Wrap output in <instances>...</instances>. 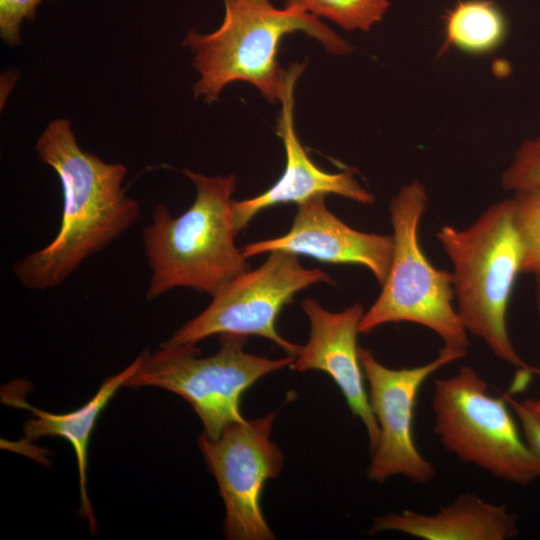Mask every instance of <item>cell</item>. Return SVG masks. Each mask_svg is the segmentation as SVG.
Wrapping results in <instances>:
<instances>
[{
	"instance_id": "cell-21",
	"label": "cell",
	"mask_w": 540,
	"mask_h": 540,
	"mask_svg": "<svg viewBox=\"0 0 540 540\" xmlns=\"http://www.w3.org/2000/svg\"><path fill=\"white\" fill-rule=\"evenodd\" d=\"M503 396L519 419L526 443L540 457V420L522 402H517L510 394L504 393Z\"/></svg>"
},
{
	"instance_id": "cell-9",
	"label": "cell",
	"mask_w": 540,
	"mask_h": 540,
	"mask_svg": "<svg viewBox=\"0 0 540 540\" xmlns=\"http://www.w3.org/2000/svg\"><path fill=\"white\" fill-rule=\"evenodd\" d=\"M276 412L227 425L216 439L200 436L198 444L215 476L224 501V533L231 540H272L262 509L267 480L279 475L284 455L271 441Z\"/></svg>"
},
{
	"instance_id": "cell-6",
	"label": "cell",
	"mask_w": 540,
	"mask_h": 540,
	"mask_svg": "<svg viewBox=\"0 0 540 540\" xmlns=\"http://www.w3.org/2000/svg\"><path fill=\"white\" fill-rule=\"evenodd\" d=\"M247 336L221 334L219 349L200 358L196 344L168 346L141 354V362L126 386H155L184 398L199 416L204 434L218 438L224 428L244 421L243 393L267 374L291 367L295 357L270 359L244 350Z\"/></svg>"
},
{
	"instance_id": "cell-18",
	"label": "cell",
	"mask_w": 540,
	"mask_h": 540,
	"mask_svg": "<svg viewBox=\"0 0 540 540\" xmlns=\"http://www.w3.org/2000/svg\"><path fill=\"white\" fill-rule=\"evenodd\" d=\"M513 193V220L523 252L522 273L536 278L540 313V187Z\"/></svg>"
},
{
	"instance_id": "cell-10",
	"label": "cell",
	"mask_w": 540,
	"mask_h": 540,
	"mask_svg": "<svg viewBox=\"0 0 540 540\" xmlns=\"http://www.w3.org/2000/svg\"><path fill=\"white\" fill-rule=\"evenodd\" d=\"M359 358L369 386V401L377 419L380 438L372 452L368 478L383 483L403 475L415 483H428L436 473L434 465L418 451L413 437V416L417 396L427 378L460 358L440 350L438 356L420 366L392 369L373 353L359 347Z\"/></svg>"
},
{
	"instance_id": "cell-15",
	"label": "cell",
	"mask_w": 540,
	"mask_h": 540,
	"mask_svg": "<svg viewBox=\"0 0 540 540\" xmlns=\"http://www.w3.org/2000/svg\"><path fill=\"white\" fill-rule=\"evenodd\" d=\"M141 362V355L120 373L106 379L96 394L80 408L64 413L55 414L36 408L24 399L12 396L4 397L5 402L27 409L33 413L24 425L27 440L43 436H57L67 440L75 453L80 490V514L88 522L92 531L96 530V520L92 505L87 494L88 444L98 417L110 402L119 388L126 384Z\"/></svg>"
},
{
	"instance_id": "cell-13",
	"label": "cell",
	"mask_w": 540,
	"mask_h": 540,
	"mask_svg": "<svg viewBox=\"0 0 540 540\" xmlns=\"http://www.w3.org/2000/svg\"><path fill=\"white\" fill-rule=\"evenodd\" d=\"M301 308L309 320L310 334L291 367L300 372L319 370L331 377L353 416L364 424L373 452L379 442L380 429L364 386L357 345L364 307L354 303L342 311L331 312L318 301L306 298Z\"/></svg>"
},
{
	"instance_id": "cell-5",
	"label": "cell",
	"mask_w": 540,
	"mask_h": 540,
	"mask_svg": "<svg viewBox=\"0 0 540 540\" xmlns=\"http://www.w3.org/2000/svg\"><path fill=\"white\" fill-rule=\"evenodd\" d=\"M426 205V188L417 179L401 187L392 198V262L379 296L360 320L359 333L369 334L387 323H415L441 338L442 351L461 359L467 354L469 340L453 304L452 273L436 268L419 241Z\"/></svg>"
},
{
	"instance_id": "cell-8",
	"label": "cell",
	"mask_w": 540,
	"mask_h": 540,
	"mask_svg": "<svg viewBox=\"0 0 540 540\" xmlns=\"http://www.w3.org/2000/svg\"><path fill=\"white\" fill-rule=\"evenodd\" d=\"M268 254L258 268L245 271L225 284L201 313L162 344H197L216 334L255 335L271 340L288 356L296 357L302 346L279 334L278 316L299 291L333 280L319 268L303 267L297 255L282 251Z\"/></svg>"
},
{
	"instance_id": "cell-14",
	"label": "cell",
	"mask_w": 540,
	"mask_h": 540,
	"mask_svg": "<svg viewBox=\"0 0 540 540\" xmlns=\"http://www.w3.org/2000/svg\"><path fill=\"white\" fill-rule=\"evenodd\" d=\"M398 531L424 540H507L519 533L517 515L505 505L464 493L431 515L405 510L372 521L369 534Z\"/></svg>"
},
{
	"instance_id": "cell-2",
	"label": "cell",
	"mask_w": 540,
	"mask_h": 540,
	"mask_svg": "<svg viewBox=\"0 0 540 540\" xmlns=\"http://www.w3.org/2000/svg\"><path fill=\"white\" fill-rule=\"evenodd\" d=\"M195 186L192 205L173 217L158 204L142 240L151 269L146 291L154 300L175 288H190L215 295L234 277L250 270L247 258L235 244L238 231L232 218L231 195L236 176L209 177L183 171Z\"/></svg>"
},
{
	"instance_id": "cell-1",
	"label": "cell",
	"mask_w": 540,
	"mask_h": 540,
	"mask_svg": "<svg viewBox=\"0 0 540 540\" xmlns=\"http://www.w3.org/2000/svg\"><path fill=\"white\" fill-rule=\"evenodd\" d=\"M35 149L59 177L61 224L48 245L15 262L12 271L27 289L48 290L62 285L87 258L133 226L140 205L122 186L126 166L81 149L70 120L50 122Z\"/></svg>"
},
{
	"instance_id": "cell-20",
	"label": "cell",
	"mask_w": 540,
	"mask_h": 540,
	"mask_svg": "<svg viewBox=\"0 0 540 540\" xmlns=\"http://www.w3.org/2000/svg\"><path fill=\"white\" fill-rule=\"evenodd\" d=\"M43 0H0V36L9 46L21 44V26L32 21Z\"/></svg>"
},
{
	"instance_id": "cell-17",
	"label": "cell",
	"mask_w": 540,
	"mask_h": 540,
	"mask_svg": "<svg viewBox=\"0 0 540 540\" xmlns=\"http://www.w3.org/2000/svg\"><path fill=\"white\" fill-rule=\"evenodd\" d=\"M388 0H286L285 7L326 17L348 31L367 32L381 22Z\"/></svg>"
},
{
	"instance_id": "cell-22",
	"label": "cell",
	"mask_w": 540,
	"mask_h": 540,
	"mask_svg": "<svg viewBox=\"0 0 540 540\" xmlns=\"http://www.w3.org/2000/svg\"><path fill=\"white\" fill-rule=\"evenodd\" d=\"M536 374L540 376V364L536 367ZM522 403L540 420V398L525 399Z\"/></svg>"
},
{
	"instance_id": "cell-4",
	"label": "cell",
	"mask_w": 540,
	"mask_h": 540,
	"mask_svg": "<svg viewBox=\"0 0 540 540\" xmlns=\"http://www.w3.org/2000/svg\"><path fill=\"white\" fill-rule=\"evenodd\" d=\"M436 238L453 267L456 309L467 332L518 373L536 374V367L517 353L507 329L508 305L523 260L511 198L490 205L465 228L441 226Z\"/></svg>"
},
{
	"instance_id": "cell-16",
	"label": "cell",
	"mask_w": 540,
	"mask_h": 540,
	"mask_svg": "<svg viewBox=\"0 0 540 540\" xmlns=\"http://www.w3.org/2000/svg\"><path fill=\"white\" fill-rule=\"evenodd\" d=\"M441 56L450 49L481 55L497 49L507 35V20L492 0H461L443 17Z\"/></svg>"
},
{
	"instance_id": "cell-19",
	"label": "cell",
	"mask_w": 540,
	"mask_h": 540,
	"mask_svg": "<svg viewBox=\"0 0 540 540\" xmlns=\"http://www.w3.org/2000/svg\"><path fill=\"white\" fill-rule=\"evenodd\" d=\"M502 187L519 191L540 187V135L520 144L501 176Z\"/></svg>"
},
{
	"instance_id": "cell-12",
	"label": "cell",
	"mask_w": 540,
	"mask_h": 540,
	"mask_svg": "<svg viewBox=\"0 0 540 540\" xmlns=\"http://www.w3.org/2000/svg\"><path fill=\"white\" fill-rule=\"evenodd\" d=\"M304 69V63H293L286 69L279 99L281 110L275 131L285 149L284 171L263 193L252 198L233 201L232 218L238 232L246 228L259 212L267 208L283 203L300 204L320 194H335L364 205H371L375 201V196L355 178L354 168L338 173L323 171L303 148L294 125V89Z\"/></svg>"
},
{
	"instance_id": "cell-11",
	"label": "cell",
	"mask_w": 540,
	"mask_h": 540,
	"mask_svg": "<svg viewBox=\"0 0 540 540\" xmlns=\"http://www.w3.org/2000/svg\"><path fill=\"white\" fill-rule=\"evenodd\" d=\"M325 196L316 195L300 204L289 231L279 237L242 247L245 257L273 251L312 257L323 263L366 267L380 285L392 262V235L362 232L348 226L326 206Z\"/></svg>"
},
{
	"instance_id": "cell-7",
	"label": "cell",
	"mask_w": 540,
	"mask_h": 540,
	"mask_svg": "<svg viewBox=\"0 0 540 540\" xmlns=\"http://www.w3.org/2000/svg\"><path fill=\"white\" fill-rule=\"evenodd\" d=\"M503 394L491 396L471 367L434 379V432L446 450L518 485L540 479V457L526 443Z\"/></svg>"
},
{
	"instance_id": "cell-3",
	"label": "cell",
	"mask_w": 540,
	"mask_h": 540,
	"mask_svg": "<svg viewBox=\"0 0 540 540\" xmlns=\"http://www.w3.org/2000/svg\"><path fill=\"white\" fill-rule=\"evenodd\" d=\"M223 1L221 26L209 34L191 29L182 42L192 52L200 75L193 85L194 97L207 104L216 102L234 81L254 85L269 102L279 101L286 69L278 63V47L288 33L302 31L332 54L352 52L347 41L312 14L288 7L277 9L270 0Z\"/></svg>"
}]
</instances>
